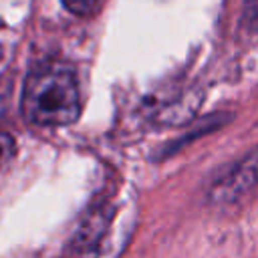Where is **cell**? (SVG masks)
<instances>
[{
  "label": "cell",
  "instance_id": "obj_1",
  "mask_svg": "<svg viewBox=\"0 0 258 258\" xmlns=\"http://www.w3.org/2000/svg\"><path fill=\"white\" fill-rule=\"evenodd\" d=\"M22 115L36 127H64L81 115L77 73L60 60L36 64L22 89Z\"/></svg>",
  "mask_w": 258,
  "mask_h": 258
},
{
  "label": "cell",
  "instance_id": "obj_2",
  "mask_svg": "<svg viewBox=\"0 0 258 258\" xmlns=\"http://www.w3.org/2000/svg\"><path fill=\"white\" fill-rule=\"evenodd\" d=\"M252 185H254V155L242 161V165L234 167L228 173V177L220 179L212 189V198L220 202H232L240 198L244 191H248Z\"/></svg>",
  "mask_w": 258,
  "mask_h": 258
},
{
  "label": "cell",
  "instance_id": "obj_3",
  "mask_svg": "<svg viewBox=\"0 0 258 258\" xmlns=\"http://www.w3.org/2000/svg\"><path fill=\"white\" fill-rule=\"evenodd\" d=\"M60 2L64 4V8L69 12H73L77 16H89L99 4V0H60Z\"/></svg>",
  "mask_w": 258,
  "mask_h": 258
},
{
  "label": "cell",
  "instance_id": "obj_4",
  "mask_svg": "<svg viewBox=\"0 0 258 258\" xmlns=\"http://www.w3.org/2000/svg\"><path fill=\"white\" fill-rule=\"evenodd\" d=\"M14 149H16V143H14L12 135L0 131V169L10 161V157L14 155Z\"/></svg>",
  "mask_w": 258,
  "mask_h": 258
}]
</instances>
